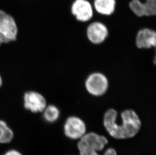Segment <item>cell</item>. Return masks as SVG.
<instances>
[{
    "label": "cell",
    "mask_w": 156,
    "mask_h": 155,
    "mask_svg": "<svg viewBox=\"0 0 156 155\" xmlns=\"http://www.w3.org/2000/svg\"><path fill=\"white\" fill-rule=\"evenodd\" d=\"M121 119L118 120V112L114 109L108 110L104 116V126L112 138L117 140L128 139L137 135L141 122L137 113L133 110L121 112Z\"/></svg>",
    "instance_id": "obj_1"
},
{
    "label": "cell",
    "mask_w": 156,
    "mask_h": 155,
    "mask_svg": "<svg viewBox=\"0 0 156 155\" xmlns=\"http://www.w3.org/2000/svg\"><path fill=\"white\" fill-rule=\"evenodd\" d=\"M79 140L77 148L80 155H117L116 151L113 148H108L104 154L98 153L103 151L108 143L107 138L103 136L90 132Z\"/></svg>",
    "instance_id": "obj_2"
},
{
    "label": "cell",
    "mask_w": 156,
    "mask_h": 155,
    "mask_svg": "<svg viewBox=\"0 0 156 155\" xmlns=\"http://www.w3.org/2000/svg\"><path fill=\"white\" fill-rule=\"evenodd\" d=\"M109 82L104 74L95 73L90 75L86 81V87L89 93L95 96H100L107 91Z\"/></svg>",
    "instance_id": "obj_3"
},
{
    "label": "cell",
    "mask_w": 156,
    "mask_h": 155,
    "mask_svg": "<svg viewBox=\"0 0 156 155\" xmlns=\"http://www.w3.org/2000/svg\"><path fill=\"white\" fill-rule=\"evenodd\" d=\"M64 133L66 137L70 139L80 140L87 133L86 124L79 117L70 116L65 122Z\"/></svg>",
    "instance_id": "obj_4"
},
{
    "label": "cell",
    "mask_w": 156,
    "mask_h": 155,
    "mask_svg": "<svg viewBox=\"0 0 156 155\" xmlns=\"http://www.w3.org/2000/svg\"><path fill=\"white\" fill-rule=\"evenodd\" d=\"M71 13L78 21L87 22L93 18L94 9L88 0H74L71 6Z\"/></svg>",
    "instance_id": "obj_5"
},
{
    "label": "cell",
    "mask_w": 156,
    "mask_h": 155,
    "mask_svg": "<svg viewBox=\"0 0 156 155\" xmlns=\"http://www.w3.org/2000/svg\"><path fill=\"white\" fill-rule=\"evenodd\" d=\"M18 29L13 18L0 10V33L9 41L16 40Z\"/></svg>",
    "instance_id": "obj_6"
},
{
    "label": "cell",
    "mask_w": 156,
    "mask_h": 155,
    "mask_svg": "<svg viewBox=\"0 0 156 155\" xmlns=\"http://www.w3.org/2000/svg\"><path fill=\"white\" fill-rule=\"evenodd\" d=\"M88 40L94 44H99L104 42L109 35V30L104 24L99 21L92 22L87 29Z\"/></svg>",
    "instance_id": "obj_7"
},
{
    "label": "cell",
    "mask_w": 156,
    "mask_h": 155,
    "mask_svg": "<svg viewBox=\"0 0 156 155\" xmlns=\"http://www.w3.org/2000/svg\"><path fill=\"white\" fill-rule=\"evenodd\" d=\"M24 106L32 112H41L47 107V103L44 97L41 94L29 91L24 95Z\"/></svg>",
    "instance_id": "obj_8"
},
{
    "label": "cell",
    "mask_w": 156,
    "mask_h": 155,
    "mask_svg": "<svg viewBox=\"0 0 156 155\" xmlns=\"http://www.w3.org/2000/svg\"><path fill=\"white\" fill-rule=\"evenodd\" d=\"M136 45L139 48H151L156 45V33L150 28L141 29L136 36Z\"/></svg>",
    "instance_id": "obj_9"
},
{
    "label": "cell",
    "mask_w": 156,
    "mask_h": 155,
    "mask_svg": "<svg viewBox=\"0 0 156 155\" xmlns=\"http://www.w3.org/2000/svg\"><path fill=\"white\" fill-rule=\"evenodd\" d=\"M94 10L103 16H109L114 13L116 9V0H94Z\"/></svg>",
    "instance_id": "obj_10"
},
{
    "label": "cell",
    "mask_w": 156,
    "mask_h": 155,
    "mask_svg": "<svg viewBox=\"0 0 156 155\" xmlns=\"http://www.w3.org/2000/svg\"><path fill=\"white\" fill-rule=\"evenodd\" d=\"M14 133L6 122L0 119V144L4 145L11 143Z\"/></svg>",
    "instance_id": "obj_11"
},
{
    "label": "cell",
    "mask_w": 156,
    "mask_h": 155,
    "mask_svg": "<svg viewBox=\"0 0 156 155\" xmlns=\"http://www.w3.org/2000/svg\"><path fill=\"white\" fill-rule=\"evenodd\" d=\"M60 111L55 106L49 105L44 110V118L46 122L53 123L59 119Z\"/></svg>",
    "instance_id": "obj_12"
},
{
    "label": "cell",
    "mask_w": 156,
    "mask_h": 155,
    "mask_svg": "<svg viewBox=\"0 0 156 155\" xmlns=\"http://www.w3.org/2000/svg\"><path fill=\"white\" fill-rule=\"evenodd\" d=\"M129 8L133 13L137 17L146 16L144 3L140 0H131L129 3Z\"/></svg>",
    "instance_id": "obj_13"
},
{
    "label": "cell",
    "mask_w": 156,
    "mask_h": 155,
    "mask_svg": "<svg viewBox=\"0 0 156 155\" xmlns=\"http://www.w3.org/2000/svg\"><path fill=\"white\" fill-rule=\"evenodd\" d=\"M144 3L146 16H153L156 15V0H145Z\"/></svg>",
    "instance_id": "obj_14"
},
{
    "label": "cell",
    "mask_w": 156,
    "mask_h": 155,
    "mask_svg": "<svg viewBox=\"0 0 156 155\" xmlns=\"http://www.w3.org/2000/svg\"><path fill=\"white\" fill-rule=\"evenodd\" d=\"M3 155H23L22 153L18 151L17 150L12 149L8 150V151H6V152H5Z\"/></svg>",
    "instance_id": "obj_15"
},
{
    "label": "cell",
    "mask_w": 156,
    "mask_h": 155,
    "mask_svg": "<svg viewBox=\"0 0 156 155\" xmlns=\"http://www.w3.org/2000/svg\"><path fill=\"white\" fill-rule=\"evenodd\" d=\"M9 41L7 39H6L3 35H2L0 33V46L2 43H9Z\"/></svg>",
    "instance_id": "obj_16"
},
{
    "label": "cell",
    "mask_w": 156,
    "mask_h": 155,
    "mask_svg": "<svg viewBox=\"0 0 156 155\" xmlns=\"http://www.w3.org/2000/svg\"><path fill=\"white\" fill-rule=\"evenodd\" d=\"M2 85V79L1 77L0 76V87Z\"/></svg>",
    "instance_id": "obj_17"
}]
</instances>
